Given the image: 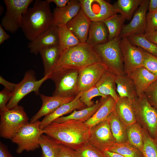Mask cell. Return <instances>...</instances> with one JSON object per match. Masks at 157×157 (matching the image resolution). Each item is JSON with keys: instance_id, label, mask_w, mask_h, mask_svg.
<instances>
[{"instance_id": "obj_1", "label": "cell", "mask_w": 157, "mask_h": 157, "mask_svg": "<svg viewBox=\"0 0 157 157\" xmlns=\"http://www.w3.org/2000/svg\"><path fill=\"white\" fill-rule=\"evenodd\" d=\"M42 130L59 144L76 150L88 142L90 128L84 122L71 120L52 122Z\"/></svg>"}, {"instance_id": "obj_2", "label": "cell", "mask_w": 157, "mask_h": 157, "mask_svg": "<svg viewBox=\"0 0 157 157\" xmlns=\"http://www.w3.org/2000/svg\"><path fill=\"white\" fill-rule=\"evenodd\" d=\"M50 3L48 0H36L23 14L21 28L30 41L52 25L53 16Z\"/></svg>"}, {"instance_id": "obj_3", "label": "cell", "mask_w": 157, "mask_h": 157, "mask_svg": "<svg viewBox=\"0 0 157 157\" xmlns=\"http://www.w3.org/2000/svg\"><path fill=\"white\" fill-rule=\"evenodd\" d=\"M99 62L92 47L86 42L81 43L61 53L52 73L66 69L79 70L89 65Z\"/></svg>"}, {"instance_id": "obj_4", "label": "cell", "mask_w": 157, "mask_h": 157, "mask_svg": "<svg viewBox=\"0 0 157 157\" xmlns=\"http://www.w3.org/2000/svg\"><path fill=\"white\" fill-rule=\"evenodd\" d=\"M120 39L119 37L92 47L100 62L117 76L126 75L120 46Z\"/></svg>"}, {"instance_id": "obj_5", "label": "cell", "mask_w": 157, "mask_h": 157, "mask_svg": "<svg viewBox=\"0 0 157 157\" xmlns=\"http://www.w3.org/2000/svg\"><path fill=\"white\" fill-rule=\"evenodd\" d=\"M138 122L154 139L157 131V111L149 103L144 93L131 100Z\"/></svg>"}, {"instance_id": "obj_6", "label": "cell", "mask_w": 157, "mask_h": 157, "mask_svg": "<svg viewBox=\"0 0 157 157\" xmlns=\"http://www.w3.org/2000/svg\"><path fill=\"white\" fill-rule=\"evenodd\" d=\"M0 136L11 140L19 130L28 122L29 118L23 107L17 105L0 113Z\"/></svg>"}, {"instance_id": "obj_7", "label": "cell", "mask_w": 157, "mask_h": 157, "mask_svg": "<svg viewBox=\"0 0 157 157\" xmlns=\"http://www.w3.org/2000/svg\"><path fill=\"white\" fill-rule=\"evenodd\" d=\"M39 120L33 123L28 122L23 126L11 140L17 147L16 152L21 154L24 151H34L40 147L39 140L44 131L40 127Z\"/></svg>"}, {"instance_id": "obj_8", "label": "cell", "mask_w": 157, "mask_h": 157, "mask_svg": "<svg viewBox=\"0 0 157 157\" xmlns=\"http://www.w3.org/2000/svg\"><path fill=\"white\" fill-rule=\"evenodd\" d=\"M33 0H4L6 6L5 14L0 24L3 29L14 33L21 28L22 16Z\"/></svg>"}, {"instance_id": "obj_9", "label": "cell", "mask_w": 157, "mask_h": 157, "mask_svg": "<svg viewBox=\"0 0 157 157\" xmlns=\"http://www.w3.org/2000/svg\"><path fill=\"white\" fill-rule=\"evenodd\" d=\"M78 71L66 69L52 73L50 78L54 82L55 87L52 96L75 97L78 94Z\"/></svg>"}, {"instance_id": "obj_10", "label": "cell", "mask_w": 157, "mask_h": 157, "mask_svg": "<svg viewBox=\"0 0 157 157\" xmlns=\"http://www.w3.org/2000/svg\"><path fill=\"white\" fill-rule=\"evenodd\" d=\"M51 73L38 80L33 70L30 69L26 71L22 80L17 84L13 96L7 105V108L10 109L18 105L20 101L31 92H34L36 95H40V87L45 81L50 78Z\"/></svg>"}, {"instance_id": "obj_11", "label": "cell", "mask_w": 157, "mask_h": 157, "mask_svg": "<svg viewBox=\"0 0 157 157\" xmlns=\"http://www.w3.org/2000/svg\"><path fill=\"white\" fill-rule=\"evenodd\" d=\"M88 142L102 152L116 143L107 119L90 128Z\"/></svg>"}, {"instance_id": "obj_12", "label": "cell", "mask_w": 157, "mask_h": 157, "mask_svg": "<svg viewBox=\"0 0 157 157\" xmlns=\"http://www.w3.org/2000/svg\"><path fill=\"white\" fill-rule=\"evenodd\" d=\"M81 9L91 22H103L117 13L113 5L104 0H79Z\"/></svg>"}, {"instance_id": "obj_13", "label": "cell", "mask_w": 157, "mask_h": 157, "mask_svg": "<svg viewBox=\"0 0 157 157\" xmlns=\"http://www.w3.org/2000/svg\"><path fill=\"white\" fill-rule=\"evenodd\" d=\"M120 46L126 75L143 66L144 52L142 49L132 45L126 37L121 38Z\"/></svg>"}, {"instance_id": "obj_14", "label": "cell", "mask_w": 157, "mask_h": 157, "mask_svg": "<svg viewBox=\"0 0 157 157\" xmlns=\"http://www.w3.org/2000/svg\"><path fill=\"white\" fill-rule=\"evenodd\" d=\"M107 69L106 66L99 62L89 65L79 70L78 94L95 86Z\"/></svg>"}, {"instance_id": "obj_15", "label": "cell", "mask_w": 157, "mask_h": 157, "mask_svg": "<svg viewBox=\"0 0 157 157\" xmlns=\"http://www.w3.org/2000/svg\"><path fill=\"white\" fill-rule=\"evenodd\" d=\"M149 1L143 0L135 13L130 22L124 25L119 35L120 38L140 34H144L146 24L147 12Z\"/></svg>"}, {"instance_id": "obj_16", "label": "cell", "mask_w": 157, "mask_h": 157, "mask_svg": "<svg viewBox=\"0 0 157 157\" xmlns=\"http://www.w3.org/2000/svg\"><path fill=\"white\" fill-rule=\"evenodd\" d=\"M57 27L51 25L28 44V47L31 53L37 55L45 48L59 45Z\"/></svg>"}, {"instance_id": "obj_17", "label": "cell", "mask_w": 157, "mask_h": 157, "mask_svg": "<svg viewBox=\"0 0 157 157\" xmlns=\"http://www.w3.org/2000/svg\"><path fill=\"white\" fill-rule=\"evenodd\" d=\"M42 102L41 107L31 118L30 123H33L44 116L48 115L61 106L73 100L75 97H63L57 96H49L40 94Z\"/></svg>"}, {"instance_id": "obj_18", "label": "cell", "mask_w": 157, "mask_h": 157, "mask_svg": "<svg viewBox=\"0 0 157 157\" xmlns=\"http://www.w3.org/2000/svg\"><path fill=\"white\" fill-rule=\"evenodd\" d=\"M81 9L79 0H70L65 7L55 8L53 13L52 25L58 27L66 25L67 23L74 17Z\"/></svg>"}, {"instance_id": "obj_19", "label": "cell", "mask_w": 157, "mask_h": 157, "mask_svg": "<svg viewBox=\"0 0 157 157\" xmlns=\"http://www.w3.org/2000/svg\"><path fill=\"white\" fill-rule=\"evenodd\" d=\"M91 21L81 9L66 25L81 43H85Z\"/></svg>"}, {"instance_id": "obj_20", "label": "cell", "mask_w": 157, "mask_h": 157, "mask_svg": "<svg viewBox=\"0 0 157 157\" xmlns=\"http://www.w3.org/2000/svg\"><path fill=\"white\" fill-rule=\"evenodd\" d=\"M82 92L77 94L72 101L64 104L58 107L53 112L47 115L40 121V127L43 129L56 119L63 116L76 109H83L85 106L80 99Z\"/></svg>"}, {"instance_id": "obj_21", "label": "cell", "mask_w": 157, "mask_h": 157, "mask_svg": "<svg viewBox=\"0 0 157 157\" xmlns=\"http://www.w3.org/2000/svg\"><path fill=\"white\" fill-rule=\"evenodd\" d=\"M136 87L138 97L144 93L148 87L157 79V76L143 66L134 70L128 75Z\"/></svg>"}, {"instance_id": "obj_22", "label": "cell", "mask_w": 157, "mask_h": 157, "mask_svg": "<svg viewBox=\"0 0 157 157\" xmlns=\"http://www.w3.org/2000/svg\"><path fill=\"white\" fill-rule=\"evenodd\" d=\"M115 110L119 119L126 126L137 122L132 101L128 98L119 97Z\"/></svg>"}, {"instance_id": "obj_23", "label": "cell", "mask_w": 157, "mask_h": 157, "mask_svg": "<svg viewBox=\"0 0 157 157\" xmlns=\"http://www.w3.org/2000/svg\"><path fill=\"white\" fill-rule=\"evenodd\" d=\"M116 77L115 74L107 69L95 86L101 94L112 97L117 102L119 97L117 93L115 85Z\"/></svg>"}, {"instance_id": "obj_24", "label": "cell", "mask_w": 157, "mask_h": 157, "mask_svg": "<svg viewBox=\"0 0 157 157\" xmlns=\"http://www.w3.org/2000/svg\"><path fill=\"white\" fill-rule=\"evenodd\" d=\"M108 40V32L103 22H91L86 43L92 47Z\"/></svg>"}, {"instance_id": "obj_25", "label": "cell", "mask_w": 157, "mask_h": 157, "mask_svg": "<svg viewBox=\"0 0 157 157\" xmlns=\"http://www.w3.org/2000/svg\"><path fill=\"white\" fill-rule=\"evenodd\" d=\"M106 98L101 97L100 100H97L92 106L87 107L78 111L75 110L69 115L60 117L53 122L61 123L69 120H75L84 122L92 116Z\"/></svg>"}, {"instance_id": "obj_26", "label": "cell", "mask_w": 157, "mask_h": 157, "mask_svg": "<svg viewBox=\"0 0 157 157\" xmlns=\"http://www.w3.org/2000/svg\"><path fill=\"white\" fill-rule=\"evenodd\" d=\"M44 68V76L52 73L60 58L61 52L59 45L49 47L39 52Z\"/></svg>"}, {"instance_id": "obj_27", "label": "cell", "mask_w": 157, "mask_h": 157, "mask_svg": "<svg viewBox=\"0 0 157 157\" xmlns=\"http://www.w3.org/2000/svg\"><path fill=\"white\" fill-rule=\"evenodd\" d=\"M116 104V101L113 98L108 96L92 116L84 123L90 128L106 119L110 114L115 110Z\"/></svg>"}, {"instance_id": "obj_28", "label": "cell", "mask_w": 157, "mask_h": 157, "mask_svg": "<svg viewBox=\"0 0 157 157\" xmlns=\"http://www.w3.org/2000/svg\"><path fill=\"white\" fill-rule=\"evenodd\" d=\"M115 84L119 97H126L133 100L138 97L135 85L127 75L117 76Z\"/></svg>"}, {"instance_id": "obj_29", "label": "cell", "mask_w": 157, "mask_h": 157, "mask_svg": "<svg viewBox=\"0 0 157 157\" xmlns=\"http://www.w3.org/2000/svg\"><path fill=\"white\" fill-rule=\"evenodd\" d=\"M107 119L116 143L128 141L126 126L119 119L115 110L110 114Z\"/></svg>"}, {"instance_id": "obj_30", "label": "cell", "mask_w": 157, "mask_h": 157, "mask_svg": "<svg viewBox=\"0 0 157 157\" xmlns=\"http://www.w3.org/2000/svg\"><path fill=\"white\" fill-rule=\"evenodd\" d=\"M143 0H118L113 5L117 13L130 20Z\"/></svg>"}, {"instance_id": "obj_31", "label": "cell", "mask_w": 157, "mask_h": 157, "mask_svg": "<svg viewBox=\"0 0 157 157\" xmlns=\"http://www.w3.org/2000/svg\"><path fill=\"white\" fill-rule=\"evenodd\" d=\"M57 29L59 39V47L61 53L65 49L81 43L66 25L58 26Z\"/></svg>"}, {"instance_id": "obj_32", "label": "cell", "mask_w": 157, "mask_h": 157, "mask_svg": "<svg viewBox=\"0 0 157 157\" xmlns=\"http://www.w3.org/2000/svg\"><path fill=\"white\" fill-rule=\"evenodd\" d=\"M126 19L120 14L113 15L103 22L108 32V40L119 37Z\"/></svg>"}, {"instance_id": "obj_33", "label": "cell", "mask_w": 157, "mask_h": 157, "mask_svg": "<svg viewBox=\"0 0 157 157\" xmlns=\"http://www.w3.org/2000/svg\"><path fill=\"white\" fill-rule=\"evenodd\" d=\"M41 157H58L60 144L50 137L42 134L39 140Z\"/></svg>"}, {"instance_id": "obj_34", "label": "cell", "mask_w": 157, "mask_h": 157, "mask_svg": "<svg viewBox=\"0 0 157 157\" xmlns=\"http://www.w3.org/2000/svg\"><path fill=\"white\" fill-rule=\"evenodd\" d=\"M129 142L133 146L141 151L143 146L142 127L137 122L126 126Z\"/></svg>"}, {"instance_id": "obj_35", "label": "cell", "mask_w": 157, "mask_h": 157, "mask_svg": "<svg viewBox=\"0 0 157 157\" xmlns=\"http://www.w3.org/2000/svg\"><path fill=\"white\" fill-rule=\"evenodd\" d=\"M125 157H144L142 152L133 146L128 141L115 143L108 150Z\"/></svg>"}, {"instance_id": "obj_36", "label": "cell", "mask_w": 157, "mask_h": 157, "mask_svg": "<svg viewBox=\"0 0 157 157\" xmlns=\"http://www.w3.org/2000/svg\"><path fill=\"white\" fill-rule=\"evenodd\" d=\"M127 38L132 45L157 56V45L147 39L144 34L135 35Z\"/></svg>"}, {"instance_id": "obj_37", "label": "cell", "mask_w": 157, "mask_h": 157, "mask_svg": "<svg viewBox=\"0 0 157 157\" xmlns=\"http://www.w3.org/2000/svg\"><path fill=\"white\" fill-rule=\"evenodd\" d=\"M143 146L141 152L144 157H157V145L148 131L142 128Z\"/></svg>"}, {"instance_id": "obj_38", "label": "cell", "mask_w": 157, "mask_h": 157, "mask_svg": "<svg viewBox=\"0 0 157 157\" xmlns=\"http://www.w3.org/2000/svg\"><path fill=\"white\" fill-rule=\"evenodd\" d=\"M75 157H105L103 152L88 142L74 150Z\"/></svg>"}, {"instance_id": "obj_39", "label": "cell", "mask_w": 157, "mask_h": 157, "mask_svg": "<svg viewBox=\"0 0 157 157\" xmlns=\"http://www.w3.org/2000/svg\"><path fill=\"white\" fill-rule=\"evenodd\" d=\"M97 96H101L104 98L108 97L101 94L98 88L94 86L89 90L82 92L80 99L85 106L90 107L94 104L92 99Z\"/></svg>"}, {"instance_id": "obj_40", "label": "cell", "mask_w": 157, "mask_h": 157, "mask_svg": "<svg viewBox=\"0 0 157 157\" xmlns=\"http://www.w3.org/2000/svg\"><path fill=\"white\" fill-rule=\"evenodd\" d=\"M143 66L150 72L157 76V56L143 49Z\"/></svg>"}, {"instance_id": "obj_41", "label": "cell", "mask_w": 157, "mask_h": 157, "mask_svg": "<svg viewBox=\"0 0 157 157\" xmlns=\"http://www.w3.org/2000/svg\"><path fill=\"white\" fill-rule=\"evenodd\" d=\"M144 94L149 103L157 111V79L150 85Z\"/></svg>"}, {"instance_id": "obj_42", "label": "cell", "mask_w": 157, "mask_h": 157, "mask_svg": "<svg viewBox=\"0 0 157 157\" xmlns=\"http://www.w3.org/2000/svg\"><path fill=\"white\" fill-rule=\"evenodd\" d=\"M157 31V11L147 14L144 34Z\"/></svg>"}, {"instance_id": "obj_43", "label": "cell", "mask_w": 157, "mask_h": 157, "mask_svg": "<svg viewBox=\"0 0 157 157\" xmlns=\"http://www.w3.org/2000/svg\"><path fill=\"white\" fill-rule=\"evenodd\" d=\"M13 95V92L5 88L0 92V113L8 109L7 105Z\"/></svg>"}, {"instance_id": "obj_44", "label": "cell", "mask_w": 157, "mask_h": 157, "mask_svg": "<svg viewBox=\"0 0 157 157\" xmlns=\"http://www.w3.org/2000/svg\"><path fill=\"white\" fill-rule=\"evenodd\" d=\"M58 157H75L74 150L60 144Z\"/></svg>"}, {"instance_id": "obj_45", "label": "cell", "mask_w": 157, "mask_h": 157, "mask_svg": "<svg viewBox=\"0 0 157 157\" xmlns=\"http://www.w3.org/2000/svg\"><path fill=\"white\" fill-rule=\"evenodd\" d=\"M0 83L3 85L5 88L12 92L15 90L17 85V84L7 81L1 76H0Z\"/></svg>"}, {"instance_id": "obj_46", "label": "cell", "mask_w": 157, "mask_h": 157, "mask_svg": "<svg viewBox=\"0 0 157 157\" xmlns=\"http://www.w3.org/2000/svg\"><path fill=\"white\" fill-rule=\"evenodd\" d=\"M0 157H14L9 152L7 147L0 142Z\"/></svg>"}, {"instance_id": "obj_47", "label": "cell", "mask_w": 157, "mask_h": 157, "mask_svg": "<svg viewBox=\"0 0 157 157\" xmlns=\"http://www.w3.org/2000/svg\"><path fill=\"white\" fill-rule=\"evenodd\" d=\"M144 35L149 40L157 45V31L145 34Z\"/></svg>"}, {"instance_id": "obj_48", "label": "cell", "mask_w": 157, "mask_h": 157, "mask_svg": "<svg viewBox=\"0 0 157 157\" xmlns=\"http://www.w3.org/2000/svg\"><path fill=\"white\" fill-rule=\"evenodd\" d=\"M50 3L51 2L54 3L56 5V8H61L65 6L70 0H48Z\"/></svg>"}, {"instance_id": "obj_49", "label": "cell", "mask_w": 157, "mask_h": 157, "mask_svg": "<svg viewBox=\"0 0 157 157\" xmlns=\"http://www.w3.org/2000/svg\"><path fill=\"white\" fill-rule=\"evenodd\" d=\"M0 24V44H1L5 40H8L10 35L7 34Z\"/></svg>"}, {"instance_id": "obj_50", "label": "cell", "mask_w": 157, "mask_h": 157, "mask_svg": "<svg viewBox=\"0 0 157 157\" xmlns=\"http://www.w3.org/2000/svg\"><path fill=\"white\" fill-rule=\"evenodd\" d=\"M148 9L149 13H153L157 11V0L149 1Z\"/></svg>"}, {"instance_id": "obj_51", "label": "cell", "mask_w": 157, "mask_h": 157, "mask_svg": "<svg viewBox=\"0 0 157 157\" xmlns=\"http://www.w3.org/2000/svg\"><path fill=\"white\" fill-rule=\"evenodd\" d=\"M105 157H125L119 154L108 150L103 152Z\"/></svg>"}, {"instance_id": "obj_52", "label": "cell", "mask_w": 157, "mask_h": 157, "mask_svg": "<svg viewBox=\"0 0 157 157\" xmlns=\"http://www.w3.org/2000/svg\"><path fill=\"white\" fill-rule=\"evenodd\" d=\"M155 141V142H156V145H157V131L156 132V133L155 136V137L154 139Z\"/></svg>"}]
</instances>
